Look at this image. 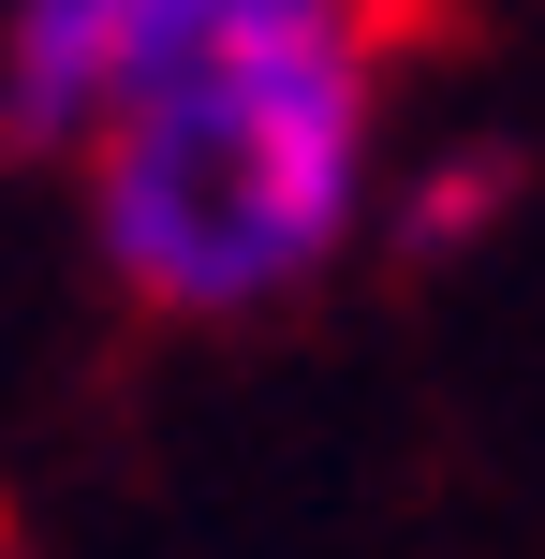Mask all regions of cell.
Masks as SVG:
<instances>
[{
    "label": "cell",
    "mask_w": 545,
    "mask_h": 559,
    "mask_svg": "<svg viewBox=\"0 0 545 559\" xmlns=\"http://www.w3.org/2000/svg\"><path fill=\"white\" fill-rule=\"evenodd\" d=\"M147 0H0V147L15 163H88V133L118 118Z\"/></svg>",
    "instance_id": "7a4b0ae2"
},
{
    "label": "cell",
    "mask_w": 545,
    "mask_h": 559,
    "mask_svg": "<svg viewBox=\"0 0 545 559\" xmlns=\"http://www.w3.org/2000/svg\"><path fill=\"white\" fill-rule=\"evenodd\" d=\"M0 559H15V545H0Z\"/></svg>",
    "instance_id": "277c9868"
},
{
    "label": "cell",
    "mask_w": 545,
    "mask_h": 559,
    "mask_svg": "<svg viewBox=\"0 0 545 559\" xmlns=\"http://www.w3.org/2000/svg\"><path fill=\"white\" fill-rule=\"evenodd\" d=\"M74 177L147 324H281L383 236V0H147Z\"/></svg>",
    "instance_id": "6da1fadb"
},
{
    "label": "cell",
    "mask_w": 545,
    "mask_h": 559,
    "mask_svg": "<svg viewBox=\"0 0 545 559\" xmlns=\"http://www.w3.org/2000/svg\"><path fill=\"white\" fill-rule=\"evenodd\" d=\"M501 206H517V147H442V163H413L399 192H383V251L399 265H442V251H472V236L501 222Z\"/></svg>",
    "instance_id": "3957f363"
}]
</instances>
